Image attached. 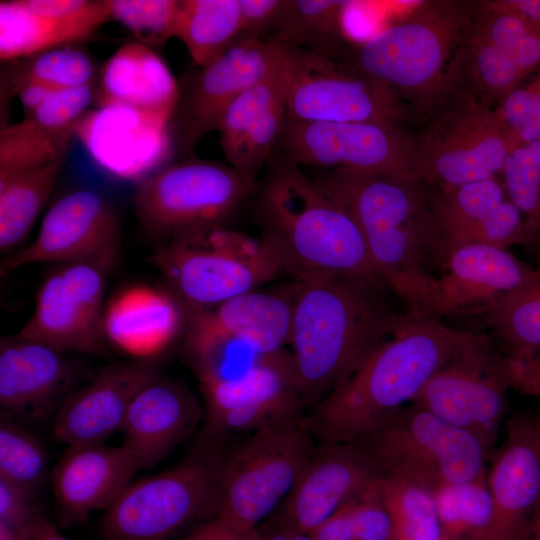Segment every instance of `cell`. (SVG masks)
Segmentation results:
<instances>
[{
	"label": "cell",
	"mask_w": 540,
	"mask_h": 540,
	"mask_svg": "<svg viewBox=\"0 0 540 540\" xmlns=\"http://www.w3.org/2000/svg\"><path fill=\"white\" fill-rule=\"evenodd\" d=\"M230 164L187 157L141 180L134 195L136 215L149 232L168 239L223 225L258 187Z\"/></svg>",
	"instance_id": "cell-11"
},
{
	"label": "cell",
	"mask_w": 540,
	"mask_h": 540,
	"mask_svg": "<svg viewBox=\"0 0 540 540\" xmlns=\"http://www.w3.org/2000/svg\"><path fill=\"white\" fill-rule=\"evenodd\" d=\"M54 89L37 80H25L14 87L26 116L34 113Z\"/></svg>",
	"instance_id": "cell-54"
},
{
	"label": "cell",
	"mask_w": 540,
	"mask_h": 540,
	"mask_svg": "<svg viewBox=\"0 0 540 540\" xmlns=\"http://www.w3.org/2000/svg\"><path fill=\"white\" fill-rule=\"evenodd\" d=\"M0 540H29V538L0 523Z\"/></svg>",
	"instance_id": "cell-59"
},
{
	"label": "cell",
	"mask_w": 540,
	"mask_h": 540,
	"mask_svg": "<svg viewBox=\"0 0 540 540\" xmlns=\"http://www.w3.org/2000/svg\"><path fill=\"white\" fill-rule=\"evenodd\" d=\"M46 519L20 489L0 478V523L30 538Z\"/></svg>",
	"instance_id": "cell-49"
},
{
	"label": "cell",
	"mask_w": 540,
	"mask_h": 540,
	"mask_svg": "<svg viewBox=\"0 0 540 540\" xmlns=\"http://www.w3.org/2000/svg\"><path fill=\"white\" fill-rule=\"evenodd\" d=\"M351 4V1L340 0H286L279 21L268 39L342 60V20Z\"/></svg>",
	"instance_id": "cell-34"
},
{
	"label": "cell",
	"mask_w": 540,
	"mask_h": 540,
	"mask_svg": "<svg viewBox=\"0 0 540 540\" xmlns=\"http://www.w3.org/2000/svg\"><path fill=\"white\" fill-rule=\"evenodd\" d=\"M388 292L380 278L295 279L289 344L305 409L347 379L391 334L401 313Z\"/></svg>",
	"instance_id": "cell-1"
},
{
	"label": "cell",
	"mask_w": 540,
	"mask_h": 540,
	"mask_svg": "<svg viewBox=\"0 0 540 540\" xmlns=\"http://www.w3.org/2000/svg\"><path fill=\"white\" fill-rule=\"evenodd\" d=\"M500 174L508 198L523 217L529 245L540 244V139L512 148Z\"/></svg>",
	"instance_id": "cell-43"
},
{
	"label": "cell",
	"mask_w": 540,
	"mask_h": 540,
	"mask_svg": "<svg viewBox=\"0 0 540 540\" xmlns=\"http://www.w3.org/2000/svg\"><path fill=\"white\" fill-rule=\"evenodd\" d=\"M436 189L431 198L442 262L453 249L467 244L503 249L529 245L523 217L497 177Z\"/></svg>",
	"instance_id": "cell-24"
},
{
	"label": "cell",
	"mask_w": 540,
	"mask_h": 540,
	"mask_svg": "<svg viewBox=\"0 0 540 540\" xmlns=\"http://www.w3.org/2000/svg\"><path fill=\"white\" fill-rule=\"evenodd\" d=\"M257 540H315L310 534L299 532L274 518L256 528Z\"/></svg>",
	"instance_id": "cell-55"
},
{
	"label": "cell",
	"mask_w": 540,
	"mask_h": 540,
	"mask_svg": "<svg viewBox=\"0 0 540 540\" xmlns=\"http://www.w3.org/2000/svg\"><path fill=\"white\" fill-rule=\"evenodd\" d=\"M184 540H257V532L243 530L214 516L196 526Z\"/></svg>",
	"instance_id": "cell-51"
},
{
	"label": "cell",
	"mask_w": 540,
	"mask_h": 540,
	"mask_svg": "<svg viewBox=\"0 0 540 540\" xmlns=\"http://www.w3.org/2000/svg\"><path fill=\"white\" fill-rule=\"evenodd\" d=\"M284 46V45H283ZM288 118L306 122H369L401 127L409 112L393 90L351 61L285 46Z\"/></svg>",
	"instance_id": "cell-13"
},
{
	"label": "cell",
	"mask_w": 540,
	"mask_h": 540,
	"mask_svg": "<svg viewBox=\"0 0 540 540\" xmlns=\"http://www.w3.org/2000/svg\"><path fill=\"white\" fill-rule=\"evenodd\" d=\"M512 148L540 139V73L517 87L494 109Z\"/></svg>",
	"instance_id": "cell-46"
},
{
	"label": "cell",
	"mask_w": 540,
	"mask_h": 540,
	"mask_svg": "<svg viewBox=\"0 0 540 540\" xmlns=\"http://www.w3.org/2000/svg\"><path fill=\"white\" fill-rule=\"evenodd\" d=\"M94 98V84L54 89L42 105L25 118L48 130L75 129L90 110Z\"/></svg>",
	"instance_id": "cell-47"
},
{
	"label": "cell",
	"mask_w": 540,
	"mask_h": 540,
	"mask_svg": "<svg viewBox=\"0 0 540 540\" xmlns=\"http://www.w3.org/2000/svg\"><path fill=\"white\" fill-rule=\"evenodd\" d=\"M161 374L156 358L105 367L63 400L52 427L54 438L67 446L104 443L121 430L136 394Z\"/></svg>",
	"instance_id": "cell-25"
},
{
	"label": "cell",
	"mask_w": 540,
	"mask_h": 540,
	"mask_svg": "<svg viewBox=\"0 0 540 540\" xmlns=\"http://www.w3.org/2000/svg\"><path fill=\"white\" fill-rule=\"evenodd\" d=\"M485 322L502 349L515 361L540 351V262L531 276L484 313Z\"/></svg>",
	"instance_id": "cell-36"
},
{
	"label": "cell",
	"mask_w": 540,
	"mask_h": 540,
	"mask_svg": "<svg viewBox=\"0 0 540 540\" xmlns=\"http://www.w3.org/2000/svg\"><path fill=\"white\" fill-rule=\"evenodd\" d=\"M289 74L285 47L280 63L235 98L219 121L216 131L225 159L245 175L256 177L278 147L288 118Z\"/></svg>",
	"instance_id": "cell-23"
},
{
	"label": "cell",
	"mask_w": 540,
	"mask_h": 540,
	"mask_svg": "<svg viewBox=\"0 0 540 540\" xmlns=\"http://www.w3.org/2000/svg\"><path fill=\"white\" fill-rule=\"evenodd\" d=\"M241 36L238 0H178L175 37L203 67Z\"/></svg>",
	"instance_id": "cell-35"
},
{
	"label": "cell",
	"mask_w": 540,
	"mask_h": 540,
	"mask_svg": "<svg viewBox=\"0 0 540 540\" xmlns=\"http://www.w3.org/2000/svg\"><path fill=\"white\" fill-rule=\"evenodd\" d=\"M75 129L48 130L27 118L0 132V176L26 172L65 159Z\"/></svg>",
	"instance_id": "cell-40"
},
{
	"label": "cell",
	"mask_w": 540,
	"mask_h": 540,
	"mask_svg": "<svg viewBox=\"0 0 540 540\" xmlns=\"http://www.w3.org/2000/svg\"><path fill=\"white\" fill-rule=\"evenodd\" d=\"M201 413L184 383L161 374L132 400L120 430L122 445L139 469H150L196 428Z\"/></svg>",
	"instance_id": "cell-28"
},
{
	"label": "cell",
	"mask_w": 540,
	"mask_h": 540,
	"mask_svg": "<svg viewBox=\"0 0 540 540\" xmlns=\"http://www.w3.org/2000/svg\"><path fill=\"white\" fill-rule=\"evenodd\" d=\"M512 387V359L489 336L450 358L411 403L472 434L491 459Z\"/></svg>",
	"instance_id": "cell-12"
},
{
	"label": "cell",
	"mask_w": 540,
	"mask_h": 540,
	"mask_svg": "<svg viewBox=\"0 0 540 540\" xmlns=\"http://www.w3.org/2000/svg\"><path fill=\"white\" fill-rule=\"evenodd\" d=\"M186 314L211 308L286 273L261 237L209 226L176 235L149 258Z\"/></svg>",
	"instance_id": "cell-5"
},
{
	"label": "cell",
	"mask_w": 540,
	"mask_h": 540,
	"mask_svg": "<svg viewBox=\"0 0 540 540\" xmlns=\"http://www.w3.org/2000/svg\"><path fill=\"white\" fill-rule=\"evenodd\" d=\"M432 494L450 540H482L492 515L487 470L474 479L443 485Z\"/></svg>",
	"instance_id": "cell-39"
},
{
	"label": "cell",
	"mask_w": 540,
	"mask_h": 540,
	"mask_svg": "<svg viewBox=\"0 0 540 540\" xmlns=\"http://www.w3.org/2000/svg\"><path fill=\"white\" fill-rule=\"evenodd\" d=\"M418 110L423 125L408 134L420 182L455 187L501 173L512 145L494 109L449 86Z\"/></svg>",
	"instance_id": "cell-8"
},
{
	"label": "cell",
	"mask_w": 540,
	"mask_h": 540,
	"mask_svg": "<svg viewBox=\"0 0 540 540\" xmlns=\"http://www.w3.org/2000/svg\"><path fill=\"white\" fill-rule=\"evenodd\" d=\"M238 2L241 36L268 39L279 21L286 0H238Z\"/></svg>",
	"instance_id": "cell-50"
},
{
	"label": "cell",
	"mask_w": 540,
	"mask_h": 540,
	"mask_svg": "<svg viewBox=\"0 0 540 540\" xmlns=\"http://www.w3.org/2000/svg\"><path fill=\"white\" fill-rule=\"evenodd\" d=\"M111 19L109 0L90 1L68 14L35 10L25 0L0 2V58L21 60L84 41Z\"/></svg>",
	"instance_id": "cell-31"
},
{
	"label": "cell",
	"mask_w": 540,
	"mask_h": 540,
	"mask_svg": "<svg viewBox=\"0 0 540 540\" xmlns=\"http://www.w3.org/2000/svg\"><path fill=\"white\" fill-rule=\"evenodd\" d=\"M285 47L270 39L239 37L224 52L178 84L170 126L174 149L191 153L243 91L267 76Z\"/></svg>",
	"instance_id": "cell-15"
},
{
	"label": "cell",
	"mask_w": 540,
	"mask_h": 540,
	"mask_svg": "<svg viewBox=\"0 0 540 540\" xmlns=\"http://www.w3.org/2000/svg\"><path fill=\"white\" fill-rule=\"evenodd\" d=\"M523 78L517 66L472 26L470 17L450 67L449 86L495 109Z\"/></svg>",
	"instance_id": "cell-33"
},
{
	"label": "cell",
	"mask_w": 540,
	"mask_h": 540,
	"mask_svg": "<svg viewBox=\"0 0 540 540\" xmlns=\"http://www.w3.org/2000/svg\"><path fill=\"white\" fill-rule=\"evenodd\" d=\"M378 484L391 517L394 540H450L431 491L389 474H383Z\"/></svg>",
	"instance_id": "cell-38"
},
{
	"label": "cell",
	"mask_w": 540,
	"mask_h": 540,
	"mask_svg": "<svg viewBox=\"0 0 540 540\" xmlns=\"http://www.w3.org/2000/svg\"><path fill=\"white\" fill-rule=\"evenodd\" d=\"M48 457L40 440L3 412L0 416V478L34 502L50 479Z\"/></svg>",
	"instance_id": "cell-42"
},
{
	"label": "cell",
	"mask_w": 540,
	"mask_h": 540,
	"mask_svg": "<svg viewBox=\"0 0 540 540\" xmlns=\"http://www.w3.org/2000/svg\"><path fill=\"white\" fill-rule=\"evenodd\" d=\"M487 468L492 515L482 540H522L540 500V413L519 412Z\"/></svg>",
	"instance_id": "cell-20"
},
{
	"label": "cell",
	"mask_w": 540,
	"mask_h": 540,
	"mask_svg": "<svg viewBox=\"0 0 540 540\" xmlns=\"http://www.w3.org/2000/svg\"><path fill=\"white\" fill-rule=\"evenodd\" d=\"M472 26L502 51L524 77L540 65V27L492 1H480L471 14Z\"/></svg>",
	"instance_id": "cell-41"
},
{
	"label": "cell",
	"mask_w": 540,
	"mask_h": 540,
	"mask_svg": "<svg viewBox=\"0 0 540 540\" xmlns=\"http://www.w3.org/2000/svg\"><path fill=\"white\" fill-rule=\"evenodd\" d=\"M111 19L156 51L175 37L178 0H109Z\"/></svg>",
	"instance_id": "cell-45"
},
{
	"label": "cell",
	"mask_w": 540,
	"mask_h": 540,
	"mask_svg": "<svg viewBox=\"0 0 540 540\" xmlns=\"http://www.w3.org/2000/svg\"><path fill=\"white\" fill-rule=\"evenodd\" d=\"M171 118L124 104L90 109L75 137L92 160L110 175L138 183L170 159Z\"/></svg>",
	"instance_id": "cell-19"
},
{
	"label": "cell",
	"mask_w": 540,
	"mask_h": 540,
	"mask_svg": "<svg viewBox=\"0 0 540 540\" xmlns=\"http://www.w3.org/2000/svg\"><path fill=\"white\" fill-rule=\"evenodd\" d=\"M440 270L420 314L440 318L443 315L484 313L522 285L534 268L507 249L467 244L449 252Z\"/></svg>",
	"instance_id": "cell-22"
},
{
	"label": "cell",
	"mask_w": 540,
	"mask_h": 540,
	"mask_svg": "<svg viewBox=\"0 0 540 540\" xmlns=\"http://www.w3.org/2000/svg\"><path fill=\"white\" fill-rule=\"evenodd\" d=\"M457 2L424 4L367 38L351 60L418 108L449 87V71L472 13Z\"/></svg>",
	"instance_id": "cell-6"
},
{
	"label": "cell",
	"mask_w": 540,
	"mask_h": 540,
	"mask_svg": "<svg viewBox=\"0 0 540 540\" xmlns=\"http://www.w3.org/2000/svg\"><path fill=\"white\" fill-rule=\"evenodd\" d=\"M512 386L518 392L540 398V351L525 361H514Z\"/></svg>",
	"instance_id": "cell-53"
},
{
	"label": "cell",
	"mask_w": 540,
	"mask_h": 540,
	"mask_svg": "<svg viewBox=\"0 0 540 540\" xmlns=\"http://www.w3.org/2000/svg\"><path fill=\"white\" fill-rule=\"evenodd\" d=\"M121 256V223L100 193L81 189L65 194L46 212L36 238L1 264V274L40 263H90L110 272Z\"/></svg>",
	"instance_id": "cell-18"
},
{
	"label": "cell",
	"mask_w": 540,
	"mask_h": 540,
	"mask_svg": "<svg viewBox=\"0 0 540 540\" xmlns=\"http://www.w3.org/2000/svg\"><path fill=\"white\" fill-rule=\"evenodd\" d=\"M277 148L282 156L299 166L361 171L420 182L409 134L401 127L287 118Z\"/></svg>",
	"instance_id": "cell-16"
},
{
	"label": "cell",
	"mask_w": 540,
	"mask_h": 540,
	"mask_svg": "<svg viewBox=\"0 0 540 540\" xmlns=\"http://www.w3.org/2000/svg\"><path fill=\"white\" fill-rule=\"evenodd\" d=\"M481 334L408 311L388 338L304 415L317 443H352L411 403L428 380Z\"/></svg>",
	"instance_id": "cell-2"
},
{
	"label": "cell",
	"mask_w": 540,
	"mask_h": 540,
	"mask_svg": "<svg viewBox=\"0 0 540 540\" xmlns=\"http://www.w3.org/2000/svg\"><path fill=\"white\" fill-rule=\"evenodd\" d=\"M102 327L118 350L136 360L155 359L184 333L186 312L167 288L134 283L106 301Z\"/></svg>",
	"instance_id": "cell-29"
},
{
	"label": "cell",
	"mask_w": 540,
	"mask_h": 540,
	"mask_svg": "<svg viewBox=\"0 0 540 540\" xmlns=\"http://www.w3.org/2000/svg\"><path fill=\"white\" fill-rule=\"evenodd\" d=\"M205 404L201 448L215 451L231 436L304 416L292 352L259 356L243 373L199 384Z\"/></svg>",
	"instance_id": "cell-14"
},
{
	"label": "cell",
	"mask_w": 540,
	"mask_h": 540,
	"mask_svg": "<svg viewBox=\"0 0 540 540\" xmlns=\"http://www.w3.org/2000/svg\"><path fill=\"white\" fill-rule=\"evenodd\" d=\"M217 457L198 448L172 469L131 481L105 509L102 540H175L198 519L216 516Z\"/></svg>",
	"instance_id": "cell-10"
},
{
	"label": "cell",
	"mask_w": 540,
	"mask_h": 540,
	"mask_svg": "<svg viewBox=\"0 0 540 540\" xmlns=\"http://www.w3.org/2000/svg\"><path fill=\"white\" fill-rule=\"evenodd\" d=\"M109 272L90 263H63L40 285L32 315L17 336L59 352L106 351L102 319Z\"/></svg>",
	"instance_id": "cell-17"
},
{
	"label": "cell",
	"mask_w": 540,
	"mask_h": 540,
	"mask_svg": "<svg viewBox=\"0 0 540 540\" xmlns=\"http://www.w3.org/2000/svg\"><path fill=\"white\" fill-rule=\"evenodd\" d=\"M140 470L123 446L70 445L50 473L59 525L70 528L106 509Z\"/></svg>",
	"instance_id": "cell-26"
},
{
	"label": "cell",
	"mask_w": 540,
	"mask_h": 540,
	"mask_svg": "<svg viewBox=\"0 0 540 540\" xmlns=\"http://www.w3.org/2000/svg\"><path fill=\"white\" fill-rule=\"evenodd\" d=\"M310 535L315 540H353L349 501L318 525Z\"/></svg>",
	"instance_id": "cell-52"
},
{
	"label": "cell",
	"mask_w": 540,
	"mask_h": 540,
	"mask_svg": "<svg viewBox=\"0 0 540 540\" xmlns=\"http://www.w3.org/2000/svg\"><path fill=\"white\" fill-rule=\"evenodd\" d=\"M65 159L42 168L0 176V248L24 240L48 201Z\"/></svg>",
	"instance_id": "cell-37"
},
{
	"label": "cell",
	"mask_w": 540,
	"mask_h": 540,
	"mask_svg": "<svg viewBox=\"0 0 540 540\" xmlns=\"http://www.w3.org/2000/svg\"><path fill=\"white\" fill-rule=\"evenodd\" d=\"M178 83L156 51L138 42L121 46L103 65L96 107L124 104L172 118Z\"/></svg>",
	"instance_id": "cell-32"
},
{
	"label": "cell",
	"mask_w": 540,
	"mask_h": 540,
	"mask_svg": "<svg viewBox=\"0 0 540 540\" xmlns=\"http://www.w3.org/2000/svg\"><path fill=\"white\" fill-rule=\"evenodd\" d=\"M352 443L365 451L384 474L431 492L480 476L490 461L472 434L413 403Z\"/></svg>",
	"instance_id": "cell-9"
},
{
	"label": "cell",
	"mask_w": 540,
	"mask_h": 540,
	"mask_svg": "<svg viewBox=\"0 0 540 540\" xmlns=\"http://www.w3.org/2000/svg\"><path fill=\"white\" fill-rule=\"evenodd\" d=\"M21 60L13 78L14 87L25 80H37L55 89L72 88L93 84L95 78L92 59L70 45Z\"/></svg>",
	"instance_id": "cell-44"
},
{
	"label": "cell",
	"mask_w": 540,
	"mask_h": 540,
	"mask_svg": "<svg viewBox=\"0 0 540 540\" xmlns=\"http://www.w3.org/2000/svg\"><path fill=\"white\" fill-rule=\"evenodd\" d=\"M494 3L540 27V0H494Z\"/></svg>",
	"instance_id": "cell-56"
},
{
	"label": "cell",
	"mask_w": 540,
	"mask_h": 540,
	"mask_svg": "<svg viewBox=\"0 0 540 540\" xmlns=\"http://www.w3.org/2000/svg\"><path fill=\"white\" fill-rule=\"evenodd\" d=\"M293 284L286 292L253 290L186 314L183 347L215 341L243 344L264 355L289 344Z\"/></svg>",
	"instance_id": "cell-27"
},
{
	"label": "cell",
	"mask_w": 540,
	"mask_h": 540,
	"mask_svg": "<svg viewBox=\"0 0 540 540\" xmlns=\"http://www.w3.org/2000/svg\"><path fill=\"white\" fill-rule=\"evenodd\" d=\"M316 447L302 416L265 425L219 451L216 516L256 529L280 507Z\"/></svg>",
	"instance_id": "cell-7"
},
{
	"label": "cell",
	"mask_w": 540,
	"mask_h": 540,
	"mask_svg": "<svg viewBox=\"0 0 540 540\" xmlns=\"http://www.w3.org/2000/svg\"><path fill=\"white\" fill-rule=\"evenodd\" d=\"M29 540H69L47 519L32 533Z\"/></svg>",
	"instance_id": "cell-57"
},
{
	"label": "cell",
	"mask_w": 540,
	"mask_h": 540,
	"mask_svg": "<svg viewBox=\"0 0 540 540\" xmlns=\"http://www.w3.org/2000/svg\"><path fill=\"white\" fill-rule=\"evenodd\" d=\"M383 474L378 464L353 443H317L275 518L310 534Z\"/></svg>",
	"instance_id": "cell-21"
},
{
	"label": "cell",
	"mask_w": 540,
	"mask_h": 540,
	"mask_svg": "<svg viewBox=\"0 0 540 540\" xmlns=\"http://www.w3.org/2000/svg\"><path fill=\"white\" fill-rule=\"evenodd\" d=\"M379 478L349 501L353 540H394L391 517L379 489Z\"/></svg>",
	"instance_id": "cell-48"
},
{
	"label": "cell",
	"mask_w": 540,
	"mask_h": 540,
	"mask_svg": "<svg viewBox=\"0 0 540 540\" xmlns=\"http://www.w3.org/2000/svg\"><path fill=\"white\" fill-rule=\"evenodd\" d=\"M358 226L370 262L410 311L420 313L442 263L431 192L422 182L382 174L328 170L314 179Z\"/></svg>",
	"instance_id": "cell-3"
},
{
	"label": "cell",
	"mask_w": 540,
	"mask_h": 540,
	"mask_svg": "<svg viewBox=\"0 0 540 540\" xmlns=\"http://www.w3.org/2000/svg\"><path fill=\"white\" fill-rule=\"evenodd\" d=\"M255 191V220L286 273L352 275L382 279L350 214L300 166L279 154ZM383 280V279H382Z\"/></svg>",
	"instance_id": "cell-4"
},
{
	"label": "cell",
	"mask_w": 540,
	"mask_h": 540,
	"mask_svg": "<svg viewBox=\"0 0 540 540\" xmlns=\"http://www.w3.org/2000/svg\"><path fill=\"white\" fill-rule=\"evenodd\" d=\"M522 540H540V500L527 523Z\"/></svg>",
	"instance_id": "cell-58"
},
{
	"label": "cell",
	"mask_w": 540,
	"mask_h": 540,
	"mask_svg": "<svg viewBox=\"0 0 540 540\" xmlns=\"http://www.w3.org/2000/svg\"><path fill=\"white\" fill-rule=\"evenodd\" d=\"M74 377L64 353L17 335L1 340L0 406L14 419L46 416Z\"/></svg>",
	"instance_id": "cell-30"
}]
</instances>
